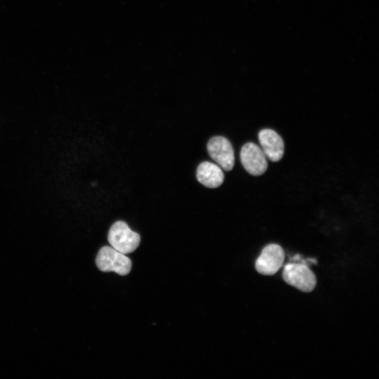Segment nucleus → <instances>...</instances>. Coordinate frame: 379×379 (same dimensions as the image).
I'll list each match as a JSON object with an SVG mask.
<instances>
[{
	"mask_svg": "<svg viewBox=\"0 0 379 379\" xmlns=\"http://www.w3.org/2000/svg\"><path fill=\"white\" fill-rule=\"evenodd\" d=\"M261 150L270 161H280L285 153V144L280 135L273 129H264L259 133Z\"/></svg>",
	"mask_w": 379,
	"mask_h": 379,
	"instance_id": "0eeeda50",
	"label": "nucleus"
},
{
	"mask_svg": "<svg viewBox=\"0 0 379 379\" xmlns=\"http://www.w3.org/2000/svg\"><path fill=\"white\" fill-rule=\"evenodd\" d=\"M285 252L276 244H270L262 251L256 261V269L261 275L274 276L283 267Z\"/></svg>",
	"mask_w": 379,
	"mask_h": 379,
	"instance_id": "20e7f679",
	"label": "nucleus"
},
{
	"mask_svg": "<svg viewBox=\"0 0 379 379\" xmlns=\"http://www.w3.org/2000/svg\"><path fill=\"white\" fill-rule=\"evenodd\" d=\"M284 280L289 285L304 292H311L317 280L309 267L304 263H289L283 274Z\"/></svg>",
	"mask_w": 379,
	"mask_h": 379,
	"instance_id": "7ed1b4c3",
	"label": "nucleus"
},
{
	"mask_svg": "<svg viewBox=\"0 0 379 379\" xmlns=\"http://www.w3.org/2000/svg\"><path fill=\"white\" fill-rule=\"evenodd\" d=\"M107 239L113 248L124 254L133 252L141 242L140 235L132 231L124 222H116L112 226Z\"/></svg>",
	"mask_w": 379,
	"mask_h": 379,
	"instance_id": "f257e3e1",
	"label": "nucleus"
},
{
	"mask_svg": "<svg viewBox=\"0 0 379 379\" xmlns=\"http://www.w3.org/2000/svg\"><path fill=\"white\" fill-rule=\"evenodd\" d=\"M209 156L226 172L233 170L235 165V155L231 142L223 137H215L207 144Z\"/></svg>",
	"mask_w": 379,
	"mask_h": 379,
	"instance_id": "423d86ee",
	"label": "nucleus"
},
{
	"mask_svg": "<svg viewBox=\"0 0 379 379\" xmlns=\"http://www.w3.org/2000/svg\"><path fill=\"white\" fill-rule=\"evenodd\" d=\"M241 164L253 176H261L267 169V157L261 148L254 143L244 145L240 152Z\"/></svg>",
	"mask_w": 379,
	"mask_h": 379,
	"instance_id": "39448f33",
	"label": "nucleus"
},
{
	"mask_svg": "<svg viewBox=\"0 0 379 379\" xmlns=\"http://www.w3.org/2000/svg\"><path fill=\"white\" fill-rule=\"evenodd\" d=\"M197 179L203 185L215 188L224 183V174L220 166L209 161H204L198 168Z\"/></svg>",
	"mask_w": 379,
	"mask_h": 379,
	"instance_id": "6e6552de",
	"label": "nucleus"
},
{
	"mask_svg": "<svg viewBox=\"0 0 379 379\" xmlns=\"http://www.w3.org/2000/svg\"><path fill=\"white\" fill-rule=\"evenodd\" d=\"M96 263L103 272H114L120 276L128 275L132 263L129 258L113 248L104 247L99 251Z\"/></svg>",
	"mask_w": 379,
	"mask_h": 379,
	"instance_id": "f03ea898",
	"label": "nucleus"
}]
</instances>
